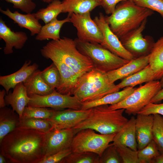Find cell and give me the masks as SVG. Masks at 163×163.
<instances>
[{"mask_svg":"<svg viewBox=\"0 0 163 163\" xmlns=\"http://www.w3.org/2000/svg\"><path fill=\"white\" fill-rule=\"evenodd\" d=\"M17 127L35 130L45 133L53 129L51 123L48 120L34 118L21 119Z\"/></svg>","mask_w":163,"mask_h":163,"instance_id":"cell-31","label":"cell"},{"mask_svg":"<svg viewBox=\"0 0 163 163\" xmlns=\"http://www.w3.org/2000/svg\"><path fill=\"white\" fill-rule=\"evenodd\" d=\"M123 163L116 147L112 143L105 149L100 156V163Z\"/></svg>","mask_w":163,"mask_h":163,"instance_id":"cell-37","label":"cell"},{"mask_svg":"<svg viewBox=\"0 0 163 163\" xmlns=\"http://www.w3.org/2000/svg\"><path fill=\"white\" fill-rule=\"evenodd\" d=\"M0 38L5 42L3 52L5 55L12 53L13 48L21 49L28 40L26 34L23 31L14 32L5 24L2 18L0 19Z\"/></svg>","mask_w":163,"mask_h":163,"instance_id":"cell-15","label":"cell"},{"mask_svg":"<svg viewBox=\"0 0 163 163\" xmlns=\"http://www.w3.org/2000/svg\"><path fill=\"white\" fill-rule=\"evenodd\" d=\"M92 108L88 117L72 128L75 134L86 128L91 129L101 134L116 133L129 120L123 115L124 109L112 110L108 105Z\"/></svg>","mask_w":163,"mask_h":163,"instance_id":"cell-5","label":"cell"},{"mask_svg":"<svg viewBox=\"0 0 163 163\" xmlns=\"http://www.w3.org/2000/svg\"><path fill=\"white\" fill-rule=\"evenodd\" d=\"M115 134H99L91 129H82L74 136L70 148L72 152H92L101 156L113 142Z\"/></svg>","mask_w":163,"mask_h":163,"instance_id":"cell-8","label":"cell"},{"mask_svg":"<svg viewBox=\"0 0 163 163\" xmlns=\"http://www.w3.org/2000/svg\"><path fill=\"white\" fill-rule=\"evenodd\" d=\"M7 161L4 156L1 154H0V163H6Z\"/></svg>","mask_w":163,"mask_h":163,"instance_id":"cell-47","label":"cell"},{"mask_svg":"<svg viewBox=\"0 0 163 163\" xmlns=\"http://www.w3.org/2000/svg\"><path fill=\"white\" fill-rule=\"evenodd\" d=\"M120 90L110 81L107 72L94 68L78 78L72 95L82 102H86L99 99Z\"/></svg>","mask_w":163,"mask_h":163,"instance_id":"cell-4","label":"cell"},{"mask_svg":"<svg viewBox=\"0 0 163 163\" xmlns=\"http://www.w3.org/2000/svg\"><path fill=\"white\" fill-rule=\"evenodd\" d=\"M62 11V2L53 0L46 7L39 9L34 14L38 20H41L46 24L57 18Z\"/></svg>","mask_w":163,"mask_h":163,"instance_id":"cell-30","label":"cell"},{"mask_svg":"<svg viewBox=\"0 0 163 163\" xmlns=\"http://www.w3.org/2000/svg\"><path fill=\"white\" fill-rule=\"evenodd\" d=\"M160 82L162 88H163V76L160 79Z\"/></svg>","mask_w":163,"mask_h":163,"instance_id":"cell-48","label":"cell"},{"mask_svg":"<svg viewBox=\"0 0 163 163\" xmlns=\"http://www.w3.org/2000/svg\"><path fill=\"white\" fill-rule=\"evenodd\" d=\"M163 100V88H161L151 99L150 103H157Z\"/></svg>","mask_w":163,"mask_h":163,"instance_id":"cell-44","label":"cell"},{"mask_svg":"<svg viewBox=\"0 0 163 163\" xmlns=\"http://www.w3.org/2000/svg\"><path fill=\"white\" fill-rule=\"evenodd\" d=\"M116 147L123 163H140L138 156V150H134L123 145Z\"/></svg>","mask_w":163,"mask_h":163,"instance_id":"cell-38","label":"cell"},{"mask_svg":"<svg viewBox=\"0 0 163 163\" xmlns=\"http://www.w3.org/2000/svg\"><path fill=\"white\" fill-rule=\"evenodd\" d=\"M0 11L12 20L20 27L29 30L31 36L37 34L42 27L34 13L24 14L17 11L13 12L9 8L6 10L0 8Z\"/></svg>","mask_w":163,"mask_h":163,"instance_id":"cell-21","label":"cell"},{"mask_svg":"<svg viewBox=\"0 0 163 163\" xmlns=\"http://www.w3.org/2000/svg\"><path fill=\"white\" fill-rule=\"evenodd\" d=\"M70 22V17L68 15L65 18L58 20L56 18L42 26L39 32L36 35L35 39L38 41L48 39L57 40L60 39V32L61 28L66 23Z\"/></svg>","mask_w":163,"mask_h":163,"instance_id":"cell-27","label":"cell"},{"mask_svg":"<svg viewBox=\"0 0 163 163\" xmlns=\"http://www.w3.org/2000/svg\"><path fill=\"white\" fill-rule=\"evenodd\" d=\"M41 0L44 2L50 3L53 0Z\"/></svg>","mask_w":163,"mask_h":163,"instance_id":"cell-49","label":"cell"},{"mask_svg":"<svg viewBox=\"0 0 163 163\" xmlns=\"http://www.w3.org/2000/svg\"><path fill=\"white\" fill-rule=\"evenodd\" d=\"M30 100L28 106L31 107H51L56 110L69 108L81 110L82 103L73 95L62 94L55 89L47 95L32 94L29 96Z\"/></svg>","mask_w":163,"mask_h":163,"instance_id":"cell-9","label":"cell"},{"mask_svg":"<svg viewBox=\"0 0 163 163\" xmlns=\"http://www.w3.org/2000/svg\"><path fill=\"white\" fill-rule=\"evenodd\" d=\"M75 135L72 128L53 129L45 133L43 145L44 158L70 147Z\"/></svg>","mask_w":163,"mask_h":163,"instance_id":"cell-13","label":"cell"},{"mask_svg":"<svg viewBox=\"0 0 163 163\" xmlns=\"http://www.w3.org/2000/svg\"><path fill=\"white\" fill-rule=\"evenodd\" d=\"M151 163H163V152L161 153L159 155L153 158Z\"/></svg>","mask_w":163,"mask_h":163,"instance_id":"cell-46","label":"cell"},{"mask_svg":"<svg viewBox=\"0 0 163 163\" xmlns=\"http://www.w3.org/2000/svg\"><path fill=\"white\" fill-rule=\"evenodd\" d=\"M55 109L46 107L26 106L23 111L21 119L37 118L48 119L53 115Z\"/></svg>","mask_w":163,"mask_h":163,"instance_id":"cell-34","label":"cell"},{"mask_svg":"<svg viewBox=\"0 0 163 163\" xmlns=\"http://www.w3.org/2000/svg\"><path fill=\"white\" fill-rule=\"evenodd\" d=\"M101 5V0H63L62 2V13L70 14L90 12Z\"/></svg>","mask_w":163,"mask_h":163,"instance_id":"cell-24","label":"cell"},{"mask_svg":"<svg viewBox=\"0 0 163 163\" xmlns=\"http://www.w3.org/2000/svg\"><path fill=\"white\" fill-rule=\"evenodd\" d=\"M137 114L144 115L158 114L163 117V103H149L142 108Z\"/></svg>","mask_w":163,"mask_h":163,"instance_id":"cell-42","label":"cell"},{"mask_svg":"<svg viewBox=\"0 0 163 163\" xmlns=\"http://www.w3.org/2000/svg\"><path fill=\"white\" fill-rule=\"evenodd\" d=\"M100 156L90 152H72L60 163H100Z\"/></svg>","mask_w":163,"mask_h":163,"instance_id":"cell-32","label":"cell"},{"mask_svg":"<svg viewBox=\"0 0 163 163\" xmlns=\"http://www.w3.org/2000/svg\"><path fill=\"white\" fill-rule=\"evenodd\" d=\"M153 13L152 10L126 0L119 3L113 12L105 18L111 30L120 39L138 27Z\"/></svg>","mask_w":163,"mask_h":163,"instance_id":"cell-3","label":"cell"},{"mask_svg":"<svg viewBox=\"0 0 163 163\" xmlns=\"http://www.w3.org/2000/svg\"><path fill=\"white\" fill-rule=\"evenodd\" d=\"M12 3L13 7L20 10L26 14L31 13L36 5L32 0H2Z\"/></svg>","mask_w":163,"mask_h":163,"instance_id":"cell-40","label":"cell"},{"mask_svg":"<svg viewBox=\"0 0 163 163\" xmlns=\"http://www.w3.org/2000/svg\"><path fill=\"white\" fill-rule=\"evenodd\" d=\"M149 54L135 58L116 69L107 72L110 81H116L129 76L141 70L149 64Z\"/></svg>","mask_w":163,"mask_h":163,"instance_id":"cell-18","label":"cell"},{"mask_svg":"<svg viewBox=\"0 0 163 163\" xmlns=\"http://www.w3.org/2000/svg\"><path fill=\"white\" fill-rule=\"evenodd\" d=\"M42 77L51 88L56 89L60 86L61 78L59 70L53 62L41 72Z\"/></svg>","mask_w":163,"mask_h":163,"instance_id":"cell-33","label":"cell"},{"mask_svg":"<svg viewBox=\"0 0 163 163\" xmlns=\"http://www.w3.org/2000/svg\"><path fill=\"white\" fill-rule=\"evenodd\" d=\"M92 110H75L68 108L55 110L51 117L48 120L53 129H62L73 128L87 118Z\"/></svg>","mask_w":163,"mask_h":163,"instance_id":"cell-14","label":"cell"},{"mask_svg":"<svg viewBox=\"0 0 163 163\" xmlns=\"http://www.w3.org/2000/svg\"><path fill=\"white\" fill-rule=\"evenodd\" d=\"M161 153L153 139L145 147L138 150V156L140 163H151L152 159Z\"/></svg>","mask_w":163,"mask_h":163,"instance_id":"cell-35","label":"cell"},{"mask_svg":"<svg viewBox=\"0 0 163 163\" xmlns=\"http://www.w3.org/2000/svg\"><path fill=\"white\" fill-rule=\"evenodd\" d=\"M135 128L138 150L145 147L153 140L154 116L137 114Z\"/></svg>","mask_w":163,"mask_h":163,"instance_id":"cell-16","label":"cell"},{"mask_svg":"<svg viewBox=\"0 0 163 163\" xmlns=\"http://www.w3.org/2000/svg\"><path fill=\"white\" fill-rule=\"evenodd\" d=\"M155 80L154 73L149 64L140 71L123 79L117 85L120 89L134 87L144 83Z\"/></svg>","mask_w":163,"mask_h":163,"instance_id":"cell-28","label":"cell"},{"mask_svg":"<svg viewBox=\"0 0 163 163\" xmlns=\"http://www.w3.org/2000/svg\"><path fill=\"white\" fill-rule=\"evenodd\" d=\"M136 88L131 87H126L121 91L109 94L99 99L82 103L81 110H87L101 105L116 104L125 99L132 93Z\"/></svg>","mask_w":163,"mask_h":163,"instance_id":"cell-25","label":"cell"},{"mask_svg":"<svg viewBox=\"0 0 163 163\" xmlns=\"http://www.w3.org/2000/svg\"><path fill=\"white\" fill-rule=\"evenodd\" d=\"M6 94L5 90L2 89L0 91V108L5 107L6 104L5 101V96Z\"/></svg>","mask_w":163,"mask_h":163,"instance_id":"cell-45","label":"cell"},{"mask_svg":"<svg viewBox=\"0 0 163 163\" xmlns=\"http://www.w3.org/2000/svg\"><path fill=\"white\" fill-rule=\"evenodd\" d=\"M72 152L69 147L43 158L38 163H60L63 159Z\"/></svg>","mask_w":163,"mask_h":163,"instance_id":"cell-41","label":"cell"},{"mask_svg":"<svg viewBox=\"0 0 163 163\" xmlns=\"http://www.w3.org/2000/svg\"><path fill=\"white\" fill-rule=\"evenodd\" d=\"M5 99L6 105H11L13 110L18 114L20 120L25 107L30 100L23 83L17 85L12 92L9 91L6 94Z\"/></svg>","mask_w":163,"mask_h":163,"instance_id":"cell-22","label":"cell"},{"mask_svg":"<svg viewBox=\"0 0 163 163\" xmlns=\"http://www.w3.org/2000/svg\"><path fill=\"white\" fill-rule=\"evenodd\" d=\"M38 68L37 63L31 64V60H26L17 71L10 75L0 76V85L7 94L11 89H13L18 84L26 81Z\"/></svg>","mask_w":163,"mask_h":163,"instance_id":"cell-17","label":"cell"},{"mask_svg":"<svg viewBox=\"0 0 163 163\" xmlns=\"http://www.w3.org/2000/svg\"><path fill=\"white\" fill-rule=\"evenodd\" d=\"M70 22L76 28L78 39L81 41L101 44L103 40L102 32L92 20L90 12L68 14Z\"/></svg>","mask_w":163,"mask_h":163,"instance_id":"cell-10","label":"cell"},{"mask_svg":"<svg viewBox=\"0 0 163 163\" xmlns=\"http://www.w3.org/2000/svg\"><path fill=\"white\" fill-rule=\"evenodd\" d=\"M45 133L16 128L0 142V153L8 163H38L44 158Z\"/></svg>","mask_w":163,"mask_h":163,"instance_id":"cell-1","label":"cell"},{"mask_svg":"<svg viewBox=\"0 0 163 163\" xmlns=\"http://www.w3.org/2000/svg\"><path fill=\"white\" fill-rule=\"evenodd\" d=\"M135 4L158 13L163 18V0H133Z\"/></svg>","mask_w":163,"mask_h":163,"instance_id":"cell-39","label":"cell"},{"mask_svg":"<svg viewBox=\"0 0 163 163\" xmlns=\"http://www.w3.org/2000/svg\"><path fill=\"white\" fill-rule=\"evenodd\" d=\"M79 51L91 61L94 68L107 72L117 69L129 61L112 53L100 44L74 40Z\"/></svg>","mask_w":163,"mask_h":163,"instance_id":"cell-6","label":"cell"},{"mask_svg":"<svg viewBox=\"0 0 163 163\" xmlns=\"http://www.w3.org/2000/svg\"><path fill=\"white\" fill-rule=\"evenodd\" d=\"M149 64L153 70L155 80L163 76V37L155 42L149 54Z\"/></svg>","mask_w":163,"mask_h":163,"instance_id":"cell-29","label":"cell"},{"mask_svg":"<svg viewBox=\"0 0 163 163\" xmlns=\"http://www.w3.org/2000/svg\"><path fill=\"white\" fill-rule=\"evenodd\" d=\"M162 88L159 80L146 83L137 88L125 99L116 104L109 106L112 110L125 109L129 115H135L149 103L151 99Z\"/></svg>","mask_w":163,"mask_h":163,"instance_id":"cell-7","label":"cell"},{"mask_svg":"<svg viewBox=\"0 0 163 163\" xmlns=\"http://www.w3.org/2000/svg\"><path fill=\"white\" fill-rule=\"evenodd\" d=\"M94 20L103 35V40L101 45L113 54L126 60L130 61L135 58L124 48L120 39L111 30L102 13L95 17Z\"/></svg>","mask_w":163,"mask_h":163,"instance_id":"cell-12","label":"cell"},{"mask_svg":"<svg viewBox=\"0 0 163 163\" xmlns=\"http://www.w3.org/2000/svg\"><path fill=\"white\" fill-rule=\"evenodd\" d=\"M136 118L132 116L127 123L116 133L112 144L115 146L123 145L138 150L136 128Z\"/></svg>","mask_w":163,"mask_h":163,"instance_id":"cell-20","label":"cell"},{"mask_svg":"<svg viewBox=\"0 0 163 163\" xmlns=\"http://www.w3.org/2000/svg\"><path fill=\"white\" fill-rule=\"evenodd\" d=\"M49 59L57 66L61 76L60 84L56 90L62 94L72 95L78 77L69 67L60 59L53 57Z\"/></svg>","mask_w":163,"mask_h":163,"instance_id":"cell-19","label":"cell"},{"mask_svg":"<svg viewBox=\"0 0 163 163\" xmlns=\"http://www.w3.org/2000/svg\"><path fill=\"white\" fill-rule=\"evenodd\" d=\"M147 21L145 20L138 27L120 39L124 48L135 58L149 54L155 43L152 37H144L142 34Z\"/></svg>","mask_w":163,"mask_h":163,"instance_id":"cell-11","label":"cell"},{"mask_svg":"<svg viewBox=\"0 0 163 163\" xmlns=\"http://www.w3.org/2000/svg\"><path fill=\"white\" fill-rule=\"evenodd\" d=\"M101 6L107 14H111L114 11L117 5L120 2L126 0H101Z\"/></svg>","mask_w":163,"mask_h":163,"instance_id":"cell-43","label":"cell"},{"mask_svg":"<svg viewBox=\"0 0 163 163\" xmlns=\"http://www.w3.org/2000/svg\"><path fill=\"white\" fill-rule=\"evenodd\" d=\"M20 121L18 114L12 109L5 107L0 109V142L16 127Z\"/></svg>","mask_w":163,"mask_h":163,"instance_id":"cell-26","label":"cell"},{"mask_svg":"<svg viewBox=\"0 0 163 163\" xmlns=\"http://www.w3.org/2000/svg\"><path fill=\"white\" fill-rule=\"evenodd\" d=\"M131 0V1H133V0Z\"/></svg>","mask_w":163,"mask_h":163,"instance_id":"cell-50","label":"cell"},{"mask_svg":"<svg viewBox=\"0 0 163 163\" xmlns=\"http://www.w3.org/2000/svg\"><path fill=\"white\" fill-rule=\"evenodd\" d=\"M152 130L153 139L161 153L163 152V117L155 114Z\"/></svg>","mask_w":163,"mask_h":163,"instance_id":"cell-36","label":"cell"},{"mask_svg":"<svg viewBox=\"0 0 163 163\" xmlns=\"http://www.w3.org/2000/svg\"><path fill=\"white\" fill-rule=\"evenodd\" d=\"M41 72L37 69L23 82L28 96L32 94L46 95L51 94L55 90L45 82L42 77Z\"/></svg>","mask_w":163,"mask_h":163,"instance_id":"cell-23","label":"cell"},{"mask_svg":"<svg viewBox=\"0 0 163 163\" xmlns=\"http://www.w3.org/2000/svg\"><path fill=\"white\" fill-rule=\"evenodd\" d=\"M40 53L46 59L53 57L60 59L78 78L94 68L91 60L78 50L74 40L67 37L52 40L40 49Z\"/></svg>","mask_w":163,"mask_h":163,"instance_id":"cell-2","label":"cell"}]
</instances>
